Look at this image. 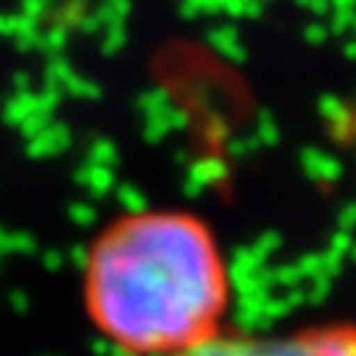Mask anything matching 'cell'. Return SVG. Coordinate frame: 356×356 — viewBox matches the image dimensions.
<instances>
[{
  "instance_id": "cell-1",
  "label": "cell",
  "mask_w": 356,
  "mask_h": 356,
  "mask_svg": "<svg viewBox=\"0 0 356 356\" xmlns=\"http://www.w3.org/2000/svg\"><path fill=\"white\" fill-rule=\"evenodd\" d=\"M93 328L129 356H180L225 331L230 273L208 225L138 211L107 225L81 275Z\"/></svg>"
},
{
  "instance_id": "cell-2",
  "label": "cell",
  "mask_w": 356,
  "mask_h": 356,
  "mask_svg": "<svg viewBox=\"0 0 356 356\" xmlns=\"http://www.w3.org/2000/svg\"><path fill=\"white\" fill-rule=\"evenodd\" d=\"M180 356H356V323H320L281 334L222 331Z\"/></svg>"
},
{
  "instance_id": "cell-3",
  "label": "cell",
  "mask_w": 356,
  "mask_h": 356,
  "mask_svg": "<svg viewBox=\"0 0 356 356\" xmlns=\"http://www.w3.org/2000/svg\"><path fill=\"white\" fill-rule=\"evenodd\" d=\"M303 165H306V171L314 177V180H337V177L342 174V165L331 154L317 152V149H306L303 152Z\"/></svg>"
},
{
  "instance_id": "cell-4",
  "label": "cell",
  "mask_w": 356,
  "mask_h": 356,
  "mask_svg": "<svg viewBox=\"0 0 356 356\" xmlns=\"http://www.w3.org/2000/svg\"><path fill=\"white\" fill-rule=\"evenodd\" d=\"M353 23H356V12H334V23L328 26V31L342 34V31L353 29Z\"/></svg>"
},
{
  "instance_id": "cell-5",
  "label": "cell",
  "mask_w": 356,
  "mask_h": 356,
  "mask_svg": "<svg viewBox=\"0 0 356 356\" xmlns=\"http://www.w3.org/2000/svg\"><path fill=\"white\" fill-rule=\"evenodd\" d=\"M325 37H328V26H320V23H314V26L306 31V40H309V42H314V45L325 42Z\"/></svg>"
},
{
  "instance_id": "cell-6",
  "label": "cell",
  "mask_w": 356,
  "mask_h": 356,
  "mask_svg": "<svg viewBox=\"0 0 356 356\" xmlns=\"http://www.w3.org/2000/svg\"><path fill=\"white\" fill-rule=\"evenodd\" d=\"M298 3L306 6V9H312L314 15H325L331 9V0H298Z\"/></svg>"
},
{
  "instance_id": "cell-7",
  "label": "cell",
  "mask_w": 356,
  "mask_h": 356,
  "mask_svg": "<svg viewBox=\"0 0 356 356\" xmlns=\"http://www.w3.org/2000/svg\"><path fill=\"white\" fill-rule=\"evenodd\" d=\"M334 12H356V0H331Z\"/></svg>"
},
{
  "instance_id": "cell-8",
  "label": "cell",
  "mask_w": 356,
  "mask_h": 356,
  "mask_svg": "<svg viewBox=\"0 0 356 356\" xmlns=\"http://www.w3.org/2000/svg\"><path fill=\"white\" fill-rule=\"evenodd\" d=\"M345 56H348V59H356V42H348V45H345Z\"/></svg>"
},
{
  "instance_id": "cell-9",
  "label": "cell",
  "mask_w": 356,
  "mask_h": 356,
  "mask_svg": "<svg viewBox=\"0 0 356 356\" xmlns=\"http://www.w3.org/2000/svg\"><path fill=\"white\" fill-rule=\"evenodd\" d=\"M353 31H356V23H353Z\"/></svg>"
}]
</instances>
